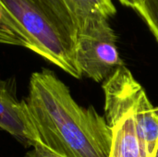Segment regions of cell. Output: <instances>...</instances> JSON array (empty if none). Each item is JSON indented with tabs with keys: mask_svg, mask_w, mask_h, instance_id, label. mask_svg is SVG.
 <instances>
[{
	"mask_svg": "<svg viewBox=\"0 0 158 157\" xmlns=\"http://www.w3.org/2000/svg\"><path fill=\"white\" fill-rule=\"evenodd\" d=\"M23 157H60L54 154H51L47 151H44L40 148H32L28 153L25 154Z\"/></svg>",
	"mask_w": 158,
	"mask_h": 157,
	"instance_id": "obj_9",
	"label": "cell"
},
{
	"mask_svg": "<svg viewBox=\"0 0 158 157\" xmlns=\"http://www.w3.org/2000/svg\"><path fill=\"white\" fill-rule=\"evenodd\" d=\"M0 43L25 47L76 79V39L64 31L35 0H0Z\"/></svg>",
	"mask_w": 158,
	"mask_h": 157,
	"instance_id": "obj_2",
	"label": "cell"
},
{
	"mask_svg": "<svg viewBox=\"0 0 158 157\" xmlns=\"http://www.w3.org/2000/svg\"><path fill=\"white\" fill-rule=\"evenodd\" d=\"M0 130L30 147L27 116L22 100H19L13 83L0 80Z\"/></svg>",
	"mask_w": 158,
	"mask_h": 157,
	"instance_id": "obj_5",
	"label": "cell"
},
{
	"mask_svg": "<svg viewBox=\"0 0 158 157\" xmlns=\"http://www.w3.org/2000/svg\"><path fill=\"white\" fill-rule=\"evenodd\" d=\"M46 14L68 34L76 39L77 19L68 0H35Z\"/></svg>",
	"mask_w": 158,
	"mask_h": 157,
	"instance_id": "obj_6",
	"label": "cell"
},
{
	"mask_svg": "<svg viewBox=\"0 0 158 157\" xmlns=\"http://www.w3.org/2000/svg\"><path fill=\"white\" fill-rule=\"evenodd\" d=\"M158 42V0H143L136 8Z\"/></svg>",
	"mask_w": 158,
	"mask_h": 157,
	"instance_id": "obj_8",
	"label": "cell"
},
{
	"mask_svg": "<svg viewBox=\"0 0 158 157\" xmlns=\"http://www.w3.org/2000/svg\"><path fill=\"white\" fill-rule=\"evenodd\" d=\"M68 2L76 19L91 14H100L109 19L117 12L112 0H68Z\"/></svg>",
	"mask_w": 158,
	"mask_h": 157,
	"instance_id": "obj_7",
	"label": "cell"
},
{
	"mask_svg": "<svg viewBox=\"0 0 158 157\" xmlns=\"http://www.w3.org/2000/svg\"><path fill=\"white\" fill-rule=\"evenodd\" d=\"M120 3H122L124 6H130V7H132V8H137L139 7L142 3L143 2V0H118Z\"/></svg>",
	"mask_w": 158,
	"mask_h": 157,
	"instance_id": "obj_10",
	"label": "cell"
},
{
	"mask_svg": "<svg viewBox=\"0 0 158 157\" xmlns=\"http://www.w3.org/2000/svg\"><path fill=\"white\" fill-rule=\"evenodd\" d=\"M156 157H158V148H157V153H156Z\"/></svg>",
	"mask_w": 158,
	"mask_h": 157,
	"instance_id": "obj_11",
	"label": "cell"
},
{
	"mask_svg": "<svg viewBox=\"0 0 158 157\" xmlns=\"http://www.w3.org/2000/svg\"><path fill=\"white\" fill-rule=\"evenodd\" d=\"M30 147L60 157H108L112 131L94 106L83 107L48 68L31 73L27 96Z\"/></svg>",
	"mask_w": 158,
	"mask_h": 157,
	"instance_id": "obj_1",
	"label": "cell"
},
{
	"mask_svg": "<svg viewBox=\"0 0 158 157\" xmlns=\"http://www.w3.org/2000/svg\"><path fill=\"white\" fill-rule=\"evenodd\" d=\"M109 19L91 14L77 19L76 57L82 77L104 82L120 67L117 37Z\"/></svg>",
	"mask_w": 158,
	"mask_h": 157,
	"instance_id": "obj_4",
	"label": "cell"
},
{
	"mask_svg": "<svg viewBox=\"0 0 158 157\" xmlns=\"http://www.w3.org/2000/svg\"><path fill=\"white\" fill-rule=\"evenodd\" d=\"M133 75L120 67L103 84L105 119L112 131L108 157H153L138 128L130 96V81Z\"/></svg>",
	"mask_w": 158,
	"mask_h": 157,
	"instance_id": "obj_3",
	"label": "cell"
}]
</instances>
